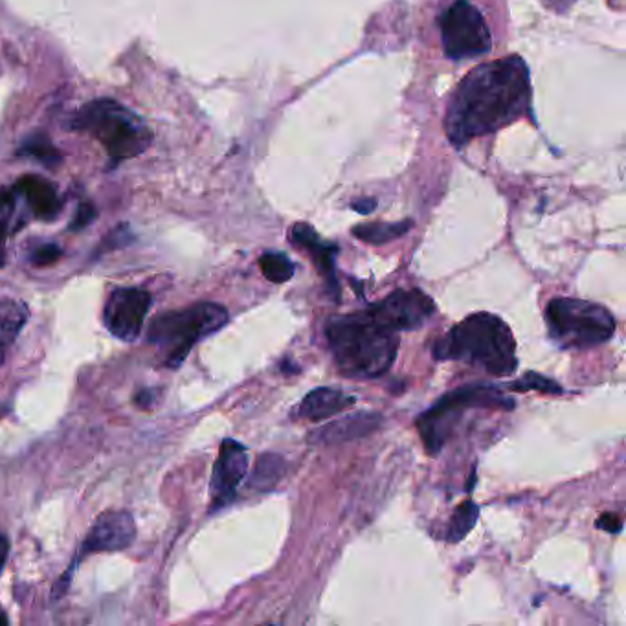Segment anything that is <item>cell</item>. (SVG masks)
I'll return each instance as SVG.
<instances>
[{
	"label": "cell",
	"instance_id": "6da1fadb",
	"mask_svg": "<svg viewBox=\"0 0 626 626\" xmlns=\"http://www.w3.org/2000/svg\"><path fill=\"white\" fill-rule=\"evenodd\" d=\"M531 100L529 72L522 57H504L469 72L448 105L445 129L454 146L491 135L518 120Z\"/></svg>",
	"mask_w": 626,
	"mask_h": 626
},
{
	"label": "cell",
	"instance_id": "7a4b0ae2",
	"mask_svg": "<svg viewBox=\"0 0 626 626\" xmlns=\"http://www.w3.org/2000/svg\"><path fill=\"white\" fill-rule=\"evenodd\" d=\"M325 336L336 368L349 379L381 377L399 351V333L381 324L369 309L331 318Z\"/></svg>",
	"mask_w": 626,
	"mask_h": 626
},
{
	"label": "cell",
	"instance_id": "3957f363",
	"mask_svg": "<svg viewBox=\"0 0 626 626\" xmlns=\"http://www.w3.org/2000/svg\"><path fill=\"white\" fill-rule=\"evenodd\" d=\"M436 360H459L492 377L513 375L518 368L511 327L491 313L470 314L434 344Z\"/></svg>",
	"mask_w": 626,
	"mask_h": 626
},
{
	"label": "cell",
	"instance_id": "277c9868",
	"mask_svg": "<svg viewBox=\"0 0 626 626\" xmlns=\"http://www.w3.org/2000/svg\"><path fill=\"white\" fill-rule=\"evenodd\" d=\"M228 324V311L223 305L201 302L158 314L149 325L147 342L157 349L164 368L177 369L201 340L217 333Z\"/></svg>",
	"mask_w": 626,
	"mask_h": 626
},
{
	"label": "cell",
	"instance_id": "5b68a950",
	"mask_svg": "<svg viewBox=\"0 0 626 626\" xmlns=\"http://www.w3.org/2000/svg\"><path fill=\"white\" fill-rule=\"evenodd\" d=\"M72 127L87 131L107 149L112 164L140 157L153 142V133L136 112L118 101L94 100L79 109Z\"/></svg>",
	"mask_w": 626,
	"mask_h": 626
},
{
	"label": "cell",
	"instance_id": "8992f818",
	"mask_svg": "<svg viewBox=\"0 0 626 626\" xmlns=\"http://www.w3.org/2000/svg\"><path fill=\"white\" fill-rule=\"evenodd\" d=\"M515 399L489 384H469L445 393L430 410L419 415L417 428L430 456L439 454L461 423L463 414L476 408L515 410Z\"/></svg>",
	"mask_w": 626,
	"mask_h": 626
},
{
	"label": "cell",
	"instance_id": "52a82bcc",
	"mask_svg": "<svg viewBox=\"0 0 626 626\" xmlns=\"http://www.w3.org/2000/svg\"><path fill=\"white\" fill-rule=\"evenodd\" d=\"M549 335L562 349H588L608 342L615 333L614 314L599 303L555 298L546 309Z\"/></svg>",
	"mask_w": 626,
	"mask_h": 626
},
{
	"label": "cell",
	"instance_id": "ba28073f",
	"mask_svg": "<svg viewBox=\"0 0 626 626\" xmlns=\"http://www.w3.org/2000/svg\"><path fill=\"white\" fill-rule=\"evenodd\" d=\"M439 26L445 54L454 61L480 57L491 50L489 26L469 0H456L441 15Z\"/></svg>",
	"mask_w": 626,
	"mask_h": 626
},
{
	"label": "cell",
	"instance_id": "9c48e42d",
	"mask_svg": "<svg viewBox=\"0 0 626 626\" xmlns=\"http://www.w3.org/2000/svg\"><path fill=\"white\" fill-rule=\"evenodd\" d=\"M151 309V294L146 289L122 287L114 289L103 309V324L109 333L123 342L136 340Z\"/></svg>",
	"mask_w": 626,
	"mask_h": 626
},
{
	"label": "cell",
	"instance_id": "30bf717a",
	"mask_svg": "<svg viewBox=\"0 0 626 626\" xmlns=\"http://www.w3.org/2000/svg\"><path fill=\"white\" fill-rule=\"evenodd\" d=\"M368 309L381 324L395 333L414 331L436 313L432 298L419 289H397L381 302L369 305Z\"/></svg>",
	"mask_w": 626,
	"mask_h": 626
},
{
	"label": "cell",
	"instance_id": "8fae6325",
	"mask_svg": "<svg viewBox=\"0 0 626 626\" xmlns=\"http://www.w3.org/2000/svg\"><path fill=\"white\" fill-rule=\"evenodd\" d=\"M248 470V452L245 445L235 439H224L219 448V456L213 467L210 494H212V511L223 509L234 502L235 492L241 481L245 480Z\"/></svg>",
	"mask_w": 626,
	"mask_h": 626
},
{
	"label": "cell",
	"instance_id": "7c38bea8",
	"mask_svg": "<svg viewBox=\"0 0 626 626\" xmlns=\"http://www.w3.org/2000/svg\"><path fill=\"white\" fill-rule=\"evenodd\" d=\"M136 537L135 518L127 511H107L90 527L79 553H112L127 549Z\"/></svg>",
	"mask_w": 626,
	"mask_h": 626
},
{
	"label": "cell",
	"instance_id": "4fadbf2b",
	"mask_svg": "<svg viewBox=\"0 0 626 626\" xmlns=\"http://www.w3.org/2000/svg\"><path fill=\"white\" fill-rule=\"evenodd\" d=\"M382 425V415L375 412H357L318 428L309 434L313 445H336L353 439L369 436Z\"/></svg>",
	"mask_w": 626,
	"mask_h": 626
},
{
	"label": "cell",
	"instance_id": "5bb4252c",
	"mask_svg": "<svg viewBox=\"0 0 626 626\" xmlns=\"http://www.w3.org/2000/svg\"><path fill=\"white\" fill-rule=\"evenodd\" d=\"M291 239L294 245L300 246L302 250L309 252V256L316 263V267L324 274L331 291L335 292V296L338 298L340 285H338V278H336L335 267L338 246L335 243H324L320 239V235L314 232L313 226L305 223H298L292 226Z\"/></svg>",
	"mask_w": 626,
	"mask_h": 626
},
{
	"label": "cell",
	"instance_id": "9a60e30c",
	"mask_svg": "<svg viewBox=\"0 0 626 626\" xmlns=\"http://www.w3.org/2000/svg\"><path fill=\"white\" fill-rule=\"evenodd\" d=\"M17 191L26 199L37 219L54 221L61 212V199L48 180L35 175L24 177L17 182Z\"/></svg>",
	"mask_w": 626,
	"mask_h": 626
},
{
	"label": "cell",
	"instance_id": "2e32d148",
	"mask_svg": "<svg viewBox=\"0 0 626 626\" xmlns=\"http://www.w3.org/2000/svg\"><path fill=\"white\" fill-rule=\"evenodd\" d=\"M357 403L353 395L336 388H316L303 399L298 414L309 421H325Z\"/></svg>",
	"mask_w": 626,
	"mask_h": 626
},
{
	"label": "cell",
	"instance_id": "e0dca14e",
	"mask_svg": "<svg viewBox=\"0 0 626 626\" xmlns=\"http://www.w3.org/2000/svg\"><path fill=\"white\" fill-rule=\"evenodd\" d=\"M28 307L13 298H0V364L28 322Z\"/></svg>",
	"mask_w": 626,
	"mask_h": 626
},
{
	"label": "cell",
	"instance_id": "ac0fdd59",
	"mask_svg": "<svg viewBox=\"0 0 626 626\" xmlns=\"http://www.w3.org/2000/svg\"><path fill=\"white\" fill-rule=\"evenodd\" d=\"M410 228H412V221L360 224L353 228V235L369 245H384L406 234Z\"/></svg>",
	"mask_w": 626,
	"mask_h": 626
},
{
	"label": "cell",
	"instance_id": "d6986e66",
	"mask_svg": "<svg viewBox=\"0 0 626 626\" xmlns=\"http://www.w3.org/2000/svg\"><path fill=\"white\" fill-rule=\"evenodd\" d=\"M283 472H285V461L280 456L263 454L256 463V469H254L248 487L259 492L270 491L272 487L278 485Z\"/></svg>",
	"mask_w": 626,
	"mask_h": 626
},
{
	"label": "cell",
	"instance_id": "ffe728a7",
	"mask_svg": "<svg viewBox=\"0 0 626 626\" xmlns=\"http://www.w3.org/2000/svg\"><path fill=\"white\" fill-rule=\"evenodd\" d=\"M478 516H480V507L474 504L472 500L459 504L458 509L454 511V515L450 518V524H448V542L450 544H458L463 538L467 537L470 531L474 529V526H476Z\"/></svg>",
	"mask_w": 626,
	"mask_h": 626
},
{
	"label": "cell",
	"instance_id": "44dd1931",
	"mask_svg": "<svg viewBox=\"0 0 626 626\" xmlns=\"http://www.w3.org/2000/svg\"><path fill=\"white\" fill-rule=\"evenodd\" d=\"M19 155L39 160L43 166H48V168H54L61 162V153L52 144V140L43 133L28 136L24 140L23 146L19 147Z\"/></svg>",
	"mask_w": 626,
	"mask_h": 626
},
{
	"label": "cell",
	"instance_id": "7402d4cb",
	"mask_svg": "<svg viewBox=\"0 0 626 626\" xmlns=\"http://www.w3.org/2000/svg\"><path fill=\"white\" fill-rule=\"evenodd\" d=\"M259 267L272 283H287L294 276V263L281 252H267L259 258Z\"/></svg>",
	"mask_w": 626,
	"mask_h": 626
},
{
	"label": "cell",
	"instance_id": "603a6c76",
	"mask_svg": "<svg viewBox=\"0 0 626 626\" xmlns=\"http://www.w3.org/2000/svg\"><path fill=\"white\" fill-rule=\"evenodd\" d=\"M505 388L511 390V392H529V390H535V392L555 393V395L562 393V388H560L557 382L551 381V379L544 377V375H537V373H527L526 377L505 384Z\"/></svg>",
	"mask_w": 626,
	"mask_h": 626
},
{
	"label": "cell",
	"instance_id": "cb8c5ba5",
	"mask_svg": "<svg viewBox=\"0 0 626 626\" xmlns=\"http://www.w3.org/2000/svg\"><path fill=\"white\" fill-rule=\"evenodd\" d=\"M61 254H63L61 246H57L56 243H48V245L35 248L32 256H30V261L37 267H46V265L56 263L57 259L61 258Z\"/></svg>",
	"mask_w": 626,
	"mask_h": 626
},
{
	"label": "cell",
	"instance_id": "d4e9b609",
	"mask_svg": "<svg viewBox=\"0 0 626 626\" xmlns=\"http://www.w3.org/2000/svg\"><path fill=\"white\" fill-rule=\"evenodd\" d=\"M94 219H96V208H94V204H92V202H81V204H79L78 213H76L74 221L70 224V230L79 232V230H83L85 226H89Z\"/></svg>",
	"mask_w": 626,
	"mask_h": 626
},
{
	"label": "cell",
	"instance_id": "484cf974",
	"mask_svg": "<svg viewBox=\"0 0 626 626\" xmlns=\"http://www.w3.org/2000/svg\"><path fill=\"white\" fill-rule=\"evenodd\" d=\"M595 526L599 527V529H603L606 533H619L621 529H623V522H621V518L619 516L614 515V513H604L597 522H595Z\"/></svg>",
	"mask_w": 626,
	"mask_h": 626
},
{
	"label": "cell",
	"instance_id": "4316f807",
	"mask_svg": "<svg viewBox=\"0 0 626 626\" xmlns=\"http://www.w3.org/2000/svg\"><path fill=\"white\" fill-rule=\"evenodd\" d=\"M6 235H8V221H0V267L6 263Z\"/></svg>",
	"mask_w": 626,
	"mask_h": 626
},
{
	"label": "cell",
	"instance_id": "83f0119b",
	"mask_svg": "<svg viewBox=\"0 0 626 626\" xmlns=\"http://www.w3.org/2000/svg\"><path fill=\"white\" fill-rule=\"evenodd\" d=\"M136 404L142 406V408H149L155 403V392L153 390H142V392L136 395Z\"/></svg>",
	"mask_w": 626,
	"mask_h": 626
},
{
	"label": "cell",
	"instance_id": "f1b7e54d",
	"mask_svg": "<svg viewBox=\"0 0 626 626\" xmlns=\"http://www.w3.org/2000/svg\"><path fill=\"white\" fill-rule=\"evenodd\" d=\"M8 555H10V542H8V538L0 533V573H2L4 566H6Z\"/></svg>",
	"mask_w": 626,
	"mask_h": 626
},
{
	"label": "cell",
	"instance_id": "f546056e",
	"mask_svg": "<svg viewBox=\"0 0 626 626\" xmlns=\"http://www.w3.org/2000/svg\"><path fill=\"white\" fill-rule=\"evenodd\" d=\"M375 206H377V202L373 199H360V201L353 202V208L360 213H371L375 210Z\"/></svg>",
	"mask_w": 626,
	"mask_h": 626
},
{
	"label": "cell",
	"instance_id": "4dcf8cb0",
	"mask_svg": "<svg viewBox=\"0 0 626 626\" xmlns=\"http://www.w3.org/2000/svg\"><path fill=\"white\" fill-rule=\"evenodd\" d=\"M8 625V617L0 612V626Z\"/></svg>",
	"mask_w": 626,
	"mask_h": 626
}]
</instances>
